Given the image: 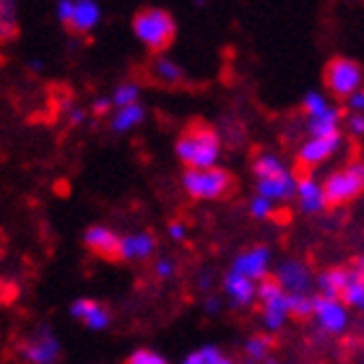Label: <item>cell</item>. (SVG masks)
<instances>
[{
    "mask_svg": "<svg viewBox=\"0 0 364 364\" xmlns=\"http://www.w3.org/2000/svg\"><path fill=\"white\" fill-rule=\"evenodd\" d=\"M182 364H203V359H200V351H190L188 357L182 359Z\"/></svg>",
    "mask_w": 364,
    "mask_h": 364,
    "instance_id": "8d00e7d4",
    "label": "cell"
},
{
    "mask_svg": "<svg viewBox=\"0 0 364 364\" xmlns=\"http://www.w3.org/2000/svg\"><path fill=\"white\" fill-rule=\"evenodd\" d=\"M312 296L315 294H289V315L296 320L312 318Z\"/></svg>",
    "mask_w": 364,
    "mask_h": 364,
    "instance_id": "4316f807",
    "label": "cell"
},
{
    "mask_svg": "<svg viewBox=\"0 0 364 364\" xmlns=\"http://www.w3.org/2000/svg\"><path fill=\"white\" fill-rule=\"evenodd\" d=\"M177 159L185 164V169H205L219 167V159L224 154L221 136L208 125H190L182 130L175 144Z\"/></svg>",
    "mask_w": 364,
    "mask_h": 364,
    "instance_id": "7a4b0ae2",
    "label": "cell"
},
{
    "mask_svg": "<svg viewBox=\"0 0 364 364\" xmlns=\"http://www.w3.org/2000/svg\"><path fill=\"white\" fill-rule=\"evenodd\" d=\"M271 276L279 281V287L287 294H312V289H315V276H312L310 266L302 263V260H284V263L276 266V271Z\"/></svg>",
    "mask_w": 364,
    "mask_h": 364,
    "instance_id": "7c38bea8",
    "label": "cell"
},
{
    "mask_svg": "<svg viewBox=\"0 0 364 364\" xmlns=\"http://www.w3.org/2000/svg\"><path fill=\"white\" fill-rule=\"evenodd\" d=\"M326 86L328 91L338 99L351 97L354 91L364 89V70L357 60L351 58H333V60L326 65Z\"/></svg>",
    "mask_w": 364,
    "mask_h": 364,
    "instance_id": "9c48e42d",
    "label": "cell"
},
{
    "mask_svg": "<svg viewBox=\"0 0 364 364\" xmlns=\"http://www.w3.org/2000/svg\"><path fill=\"white\" fill-rule=\"evenodd\" d=\"M252 175H255V193L271 203H287L294 200L296 175L291 172L287 161L279 154L263 151L252 161Z\"/></svg>",
    "mask_w": 364,
    "mask_h": 364,
    "instance_id": "6da1fadb",
    "label": "cell"
},
{
    "mask_svg": "<svg viewBox=\"0 0 364 364\" xmlns=\"http://www.w3.org/2000/svg\"><path fill=\"white\" fill-rule=\"evenodd\" d=\"M302 107H304L307 120H312V117H323V114H328L336 105L328 99V94H323V91H307L302 99Z\"/></svg>",
    "mask_w": 364,
    "mask_h": 364,
    "instance_id": "603a6c76",
    "label": "cell"
},
{
    "mask_svg": "<svg viewBox=\"0 0 364 364\" xmlns=\"http://www.w3.org/2000/svg\"><path fill=\"white\" fill-rule=\"evenodd\" d=\"M341 146H343L341 133H336V136H307L299 144V149H296V161L304 169H315L333 159Z\"/></svg>",
    "mask_w": 364,
    "mask_h": 364,
    "instance_id": "30bf717a",
    "label": "cell"
},
{
    "mask_svg": "<svg viewBox=\"0 0 364 364\" xmlns=\"http://www.w3.org/2000/svg\"><path fill=\"white\" fill-rule=\"evenodd\" d=\"M63 354V343L50 326H39L18 343V359L23 364H58Z\"/></svg>",
    "mask_w": 364,
    "mask_h": 364,
    "instance_id": "ba28073f",
    "label": "cell"
},
{
    "mask_svg": "<svg viewBox=\"0 0 364 364\" xmlns=\"http://www.w3.org/2000/svg\"><path fill=\"white\" fill-rule=\"evenodd\" d=\"M84 245L86 250L107 260H117V250H120V235L107 224H91L84 232Z\"/></svg>",
    "mask_w": 364,
    "mask_h": 364,
    "instance_id": "e0dca14e",
    "label": "cell"
},
{
    "mask_svg": "<svg viewBox=\"0 0 364 364\" xmlns=\"http://www.w3.org/2000/svg\"><path fill=\"white\" fill-rule=\"evenodd\" d=\"M18 34V0H0V45Z\"/></svg>",
    "mask_w": 364,
    "mask_h": 364,
    "instance_id": "7402d4cb",
    "label": "cell"
},
{
    "mask_svg": "<svg viewBox=\"0 0 364 364\" xmlns=\"http://www.w3.org/2000/svg\"><path fill=\"white\" fill-rule=\"evenodd\" d=\"M133 34L146 50L151 53H164L177 37V21L175 16L164 8H144L133 18Z\"/></svg>",
    "mask_w": 364,
    "mask_h": 364,
    "instance_id": "3957f363",
    "label": "cell"
},
{
    "mask_svg": "<svg viewBox=\"0 0 364 364\" xmlns=\"http://www.w3.org/2000/svg\"><path fill=\"white\" fill-rule=\"evenodd\" d=\"M346 268H349V273L354 276V279L364 281V255H357V258H351L349 263H346Z\"/></svg>",
    "mask_w": 364,
    "mask_h": 364,
    "instance_id": "e575fe53",
    "label": "cell"
},
{
    "mask_svg": "<svg viewBox=\"0 0 364 364\" xmlns=\"http://www.w3.org/2000/svg\"><path fill=\"white\" fill-rule=\"evenodd\" d=\"M167 235H169V240H172V242H182V240L188 237V229H185V224H182V221H172V224L167 227Z\"/></svg>",
    "mask_w": 364,
    "mask_h": 364,
    "instance_id": "836d02e7",
    "label": "cell"
},
{
    "mask_svg": "<svg viewBox=\"0 0 364 364\" xmlns=\"http://www.w3.org/2000/svg\"><path fill=\"white\" fill-rule=\"evenodd\" d=\"M109 102H112V109L114 107L136 105V102H141V86H138L136 81H122V84H117L112 89Z\"/></svg>",
    "mask_w": 364,
    "mask_h": 364,
    "instance_id": "cb8c5ba5",
    "label": "cell"
},
{
    "mask_svg": "<svg viewBox=\"0 0 364 364\" xmlns=\"http://www.w3.org/2000/svg\"><path fill=\"white\" fill-rule=\"evenodd\" d=\"M70 318L81 323L84 328L94 331V333H102L107 328L112 326V312L107 310V304L91 299V296H78L70 302Z\"/></svg>",
    "mask_w": 364,
    "mask_h": 364,
    "instance_id": "4fadbf2b",
    "label": "cell"
},
{
    "mask_svg": "<svg viewBox=\"0 0 364 364\" xmlns=\"http://www.w3.org/2000/svg\"><path fill=\"white\" fill-rule=\"evenodd\" d=\"M55 18L73 34H91L102 23V6L97 0H58Z\"/></svg>",
    "mask_w": 364,
    "mask_h": 364,
    "instance_id": "52a82bcc",
    "label": "cell"
},
{
    "mask_svg": "<svg viewBox=\"0 0 364 364\" xmlns=\"http://www.w3.org/2000/svg\"><path fill=\"white\" fill-rule=\"evenodd\" d=\"M312 318L318 320L320 331L328 336H341L349 326V307L341 299H331V296H312Z\"/></svg>",
    "mask_w": 364,
    "mask_h": 364,
    "instance_id": "8fae6325",
    "label": "cell"
},
{
    "mask_svg": "<svg viewBox=\"0 0 364 364\" xmlns=\"http://www.w3.org/2000/svg\"><path fill=\"white\" fill-rule=\"evenodd\" d=\"M91 112H94V114H109V112H112V102H109V97H97V99H94Z\"/></svg>",
    "mask_w": 364,
    "mask_h": 364,
    "instance_id": "d590c367",
    "label": "cell"
},
{
    "mask_svg": "<svg viewBox=\"0 0 364 364\" xmlns=\"http://www.w3.org/2000/svg\"><path fill=\"white\" fill-rule=\"evenodd\" d=\"M294 200H296V205H299V211L307 213V216H312V213H323L328 208L323 180H318V177H312V175L296 177Z\"/></svg>",
    "mask_w": 364,
    "mask_h": 364,
    "instance_id": "9a60e30c",
    "label": "cell"
},
{
    "mask_svg": "<svg viewBox=\"0 0 364 364\" xmlns=\"http://www.w3.org/2000/svg\"><path fill=\"white\" fill-rule=\"evenodd\" d=\"M221 287H224V294L229 296V302L237 304V307H250V304L255 302L258 284H255L252 279H245V276H240V273L227 271L224 273Z\"/></svg>",
    "mask_w": 364,
    "mask_h": 364,
    "instance_id": "ac0fdd59",
    "label": "cell"
},
{
    "mask_svg": "<svg viewBox=\"0 0 364 364\" xmlns=\"http://www.w3.org/2000/svg\"><path fill=\"white\" fill-rule=\"evenodd\" d=\"M271 349H273V341H271V336H266V333L250 336V338L245 341V354H247L250 362H266Z\"/></svg>",
    "mask_w": 364,
    "mask_h": 364,
    "instance_id": "d4e9b609",
    "label": "cell"
},
{
    "mask_svg": "<svg viewBox=\"0 0 364 364\" xmlns=\"http://www.w3.org/2000/svg\"><path fill=\"white\" fill-rule=\"evenodd\" d=\"M247 211H250L252 219L266 221V219H271L273 211H276V203H271V200H266V198L255 196V198L250 200V205H247Z\"/></svg>",
    "mask_w": 364,
    "mask_h": 364,
    "instance_id": "83f0119b",
    "label": "cell"
},
{
    "mask_svg": "<svg viewBox=\"0 0 364 364\" xmlns=\"http://www.w3.org/2000/svg\"><path fill=\"white\" fill-rule=\"evenodd\" d=\"M343 105L349 109V114H364V89L354 91L351 97L343 99Z\"/></svg>",
    "mask_w": 364,
    "mask_h": 364,
    "instance_id": "f546056e",
    "label": "cell"
},
{
    "mask_svg": "<svg viewBox=\"0 0 364 364\" xmlns=\"http://www.w3.org/2000/svg\"><path fill=\"white\" fill-rule=\"evenodd\" d=\"M323 190H326L328 208L357 200L364 193V161H349V164L333 169L323 180Z\"/></svg>",
    "mask_w": 364,
    "mask_h": 364,
    "instance_id": "5b68a950",
    "label": "cell"
},
{
    "mask_svg": "<svg viewBox=\"0 0 364 364\" xmlns=\"http://www.w3.org/2000/svg\"><path fill=\"white\" fill-rule=\"evenodd\" d=\"M125 364H169V362L161 357L159 351H154V349H136L128 359H125Z\"/></svg>",
    "mask_w": 364,
    "mask_h": 364,
    "instance_id": "f1b7e54d",
    "label": "cell"
},
{
    "mask_svg": "<svg viewBox=\"0 0 364 364\" xmlns=\"http://www.w3.org/2000/svg\"><path fill=\"white\" fill-rule=\"evenodd\" d=\"M154 271H156V276H159V279H172V276H175V260L172 258H159L156 260V266H154Z\"/></svg>",
    "mask_w": 364,
    "mask_h": 364,
    "instance_id": "1f68e13d",
    "label": "cell"
},
{
    "mask_svg": "<svg viewBox=\"0 0 364 364\" xmlns=\"http://www.w3.org/2000/svg\"><path fill=\"white\" fill-rule=\"evenodd\" d=\"M156 237L151 232H128L120 235V250H117V260H128V263H144L156 252Z\"/></svg>",
    "mask_w": 364,
    "mask_h": 364,
    "instance_id": "2e32d148",
    "label": "cell"
},
{
    "mask_svg": "<svg viewBox=\"0 0 364 364\" xmlns=\"http://www.w3.org/2000/svg\"><path fill=\"white\" fill-rule=\"evenodd\" d=\"M205 310H208V312H216V310H219V299H216V296H211V299L205 302Z\"/></svg>",
    "mask_w": 364,
    "mask_h": 364,
    "instance_id": "74e56055",
    "label": "cell"
},
{
    "mask_svg": "<svg viewBox=\"0 0 364 364\" xmlns=\"http://www.w3.org/2000/svg\"><path fill=\"white\" fill-rule=\"evenodd\" d=\"M346 128L354 138H364V114H349L346 117Z\"/></svg>",
    "mask_w": 364,
    "mask_h": 364,
    "instance_id": "d6a6232c",
    "label": "cell"
},
{
    "mask_svg": "<svg viewBox=\"0 0 364 364\" xmlns=\"http://www.w3.org/2000/svg\"><path fill=\"white\" fill-rule=\"evenodd\" d=\"M242 364H258V362H242Z\"/></svg>",
    "mask_w": 364,
    "mask_h": 364,
    "instance_id": "f35d334b",
    "label": "cell"
},
{
    "mask_svg": "<svg viewBox=\"0 0 364 364\" xmlns=\"http://www.w3.org/2000/svg\"><path fill=\"white\" fill-rule=\"evenodd\" d=\"M235 185V177L224 167H205V169H185L182 172V190L196 200H219L229 196Z\"/></svg>",
    "mask_w": 364,
    "mask_h": 364,
    "instance_id": "277c9868",
    "label": "cell"
},
{
    "mask_svg": "<svg viewBox=\"0 0 364 364\" xmlns=\"http://www.w3.org/2000/svg\"><path fill=\"white\" fill-rule=\"evenodd\" d=\"M346 307H354V310H364V281L354 279L349 273V284L343 287L341 296H338Z\"/></svg>",
    "mask_w": 364,
    "mask_h": 364,
    "instance_id": "484cf974",
    "label": "cell"
},
{
    "mask_svg": "<svg viewBox=\"0 0 364 364\" xmlns=\"http://www.w3.org/2000/svg\"><path fill=\"white\" fill-rule=\"evenodd\" d=\"M255 302H260V320L268 333H276L284 328L291 315H289V294L279 287V281L273 276H266L258 281V291H255Z\"/></svg>",
    "mask_w": 364,
    "mask_h": 364,
    "instance_id": "8992f818",
    "label": "cell"
},
{
    "mask_svg": "<svg viewBox=\"0 0 364 364\" xmlns=\"http://www.w3.org/2000/svg\"><path fill=\"white\" fill-rule=\"evenodd\" d=\"M146 122V107L141 102L128 107H114L109 112V128L112 133H130V130L141 128Z\"/></svg>",
    "mask_w": 364,
    "mask_h": 364,
    "instance_id": "d6986e66",
    "label": "cell"
},
{
    "mask_svg": "<svg viewBox=\"0 0 364 364\" xmlns=\"http://www.w3.org/2000/svg\"><path fill=\"white\" fill-rule=\"evenodd\" d=\"M346 284H349V268L346 266H333V268H328V271H323L320 276H315L318 294L331 296V299H338Z\"/></svg>",
    "mask_w": 364,
    "mask_h": 364,
    "instance_id": "ffe728a7",
    "label": "cell"
},
{
    "mask_svg": "<svg viewBox=\"0 0 364 364\" xmlns=\"http://www.w3.org/2000/svg\"><path fill=\"white\" fill-rule=\"evenodd\" d=\"M65 117H68L70 125H84L86 117H89V112H86L84 107H78V105H68V107H65Z\"/></svg>",
    "mask_w": 364,
    "mask_h": 364,
    "instance_id": "4dcf8cb0",
    "label": "cell"
},
{
    "mask_svg": "<svg viewBox=\"0 0 364 364\" xmlns=\"http://www.w3.org/2000/svg\"><path fill=\"white\" fill-rule=\"evenodd\" d=\"M154 78L159 81V84H167V86H177L185 81V68H182L180 63L175 58H169V55H156V60H154Z\"/></svg>",
    "mask_w": 364,
    "mask_h": 364,
    "instance_id": "44dd1931",
    "label": "cell"
},
{
    "mask_svg": "<svg viewBox=\"0 0 364 364\" xmlns=\"http://www.w3.org/2000/svg\"><path fill=\"white\" fill-rule=\"evenodd\" d=\"M271 250L266 245H255V247H247L232 260V268L229 271L240 273L245 279H252L255 284L263 281L266 276H271Z\"/></svg>",
    "mask_w": 364,
    "mask_h": 364,
    "instance_id": "5bb4252c",
    "label": "cell"
}]
</instances>
